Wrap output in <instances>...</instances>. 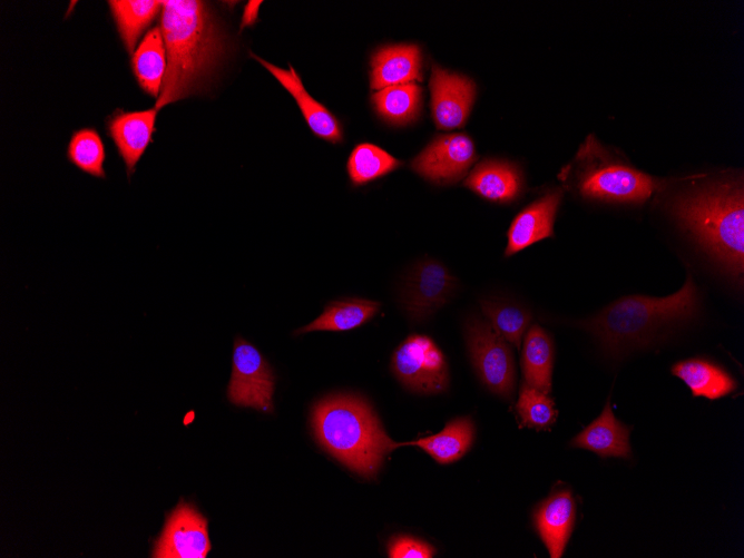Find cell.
<instances>
[{
    "instance_id": "4",
    "label": "cell",
    "mask_w": 744,
    "mask_h": 558,
    "mask_svg": "<svg viewBox=\"0 0 744 558\" xmlns=\"http://www.w3.org/2000/svg\"><path fill=\"white\" fill-rule=\"evenodd\" d=\"M670 212L733 276L744 271V192L736 180L716 182L674 198Z\"/></svg>"
},
{
    "instance_id": "14",
    "label": "cell",
    "mask_w": 744,
    "mask_h": 558,
    "mask_svg": "<svg viewBox=\"0 0 744 558\" xmlns=\"http://www.w3.org/2000/svg\"><path fill=\"white\" fill-rule=\"evenodd\" d=\"M158 110H117L107 120L108 133L125 163L128 177L151 141Z\"/></svg>"
},
{
    "instance_id": "5",
    "label": "cell",
    "mask_w": 744,
    "mask_h": 558,
    "mask_svg": "<svg viewBox=\"0 0 744 558\" xmlns=\"http://www.w3.org/2000/svg\"><path fill=\"white\" fill-rule=\"evenodd\" d=\"M576 160L579 164L576 186L586 198L639 204L664 186L663 182L616 160L593 136L580 147Z\"/></svg>"
},
{
    "instance_id": "27",
    "label": "cell",
    "mask_w": 744,
    "mask_h": 558,
    "mask_svg": "<svg viewBox=\"0 0 744 558\" xmlns=\"http://www.w3.org/2000/svg\"><path fill=\"white\" fill-rule=\"evenodd\" d=\"M401 165L397 158L373 144H360L351 153L347 172L354 185H363L386 175Z\"/></svg>"
},
{
    "instance_id": "15",
    "label": "cell",
    "mask_w": 744,
    "mask_h": 558,
    "mask_svg": "<svg viewBox=\"0 0 744 558\" xmlns=\"http://www.w3.org/2000/svg\"><path fill=\"white\" fill-rule=\"evenodd\" d=\"M561 190L555 189L522 209L508 231L506 256L513 255L536 242L552 235V227Z\"/></svg>"
},
{
    "instance_id": "19",
    "label": "cell",
    "mask_w": 744,
    "mask_h": 558,
    "mask_svg": "<svg viewBox=\"0 0 744 558\" xmlns=\"http://www.w3.org/2000/svg\"><path fill=\"white\" fill-rule=\"evenodd\" d=\"M464 185L486 199L506 203L518 196L522 180L513 165L484 160L469 174Z\"/></svg>"
},
{
    "instance_id": "7",
    "label": "cell",
    "mask_w": 744,
    "mask_h": 558,
    "mask_svg": "<svg viewBox=\"0 0 744 558\" xmlns=\"http://www.w3.org/2000/svg\"><path fill=\"white\" fill-rule=\"evenodd\" d=\"M391 368L398 380L414 392L433 394L448 388L446 358L427 335L408 336L393 352Z\"/></svg>"
},
{
    "instance_id": "29",
    "label": "cell",
    "mask_w": 744,
    "mask_h": 558,
    "mask_svg": "<svg viewBox=\"0 0 744 558\" xmlns=\"http://www.w3.org/2000/svg\"><path fill=\"white\" fill-rule=\"evenodd\" d=\"M481 310L493 330L519 349L531 314L519 305L489 300L481 301Z\"/></svg>"
},
{
    "instance_id": "11",
    "label": "cell",
    "mask_w": 744,
    "mask_h": 558,
    "mask_svg": "<svg viewBox=\"0 0 744 558\" xmlns=\"http://www.w3.org/2000/svg\"><path fill=\"white\" fill-rule=\"evenodd\" d=\"M476 160L472 140L464 134L438 136L411 163L412 169L435 183L459 179Z\"/></svg>"
},
{
    "instance_id": "9",
    "label": "cell",
    "mask_w": 744,
    "mask_h": 558,
    "mask_svg": "<svg viewBox=\"0 0 744 558\" xmlns=\"http://www.w3.org/2000/svg\"><path fill=\"white\" fill-rule=\"evenodd\" d=\"M212 545L207 519L193 506L180 500L167 515L155 542L153 558H205Z\"/></svg>"
},
{
    "instance_id": "21",
    "label": "cell",
    "mask_w": 744,
    "mask_h": 558,
    "mask_svg": "<svg viewBox=\"0 0 744 558\" xmlns=\"http://www.w3.org/2000/svg\"><path fill=\"white\" fill-rule=\"evenodd\" d=\"M552 362L554 344L549 334L539 325H531L526 334L522 349L521 364L525 383L549 394Z\"/></svg>"
},
{
    "instance_id": "26",
    "label": "cell",
    "mask_w": 744,
    "mask_h": 558,
    "mask_svg": "<svg viewBox=\"0 0 744 558\" xmlns=\"http://www.w3.org/2000/svg\"><path fill=\"white\" fill-rule=\"evenodd\" d=\"M373 105L386 121L404 125L418 116L421 102V88L415 82L385 87L374 92Z\"/></svg>"
},
{
    "instance_id": "17",
    "label": "cell",
    "mask_w": 744,
    "mask_h": 558,
    "mask_svg": "<svg viewBox=\"0 0 744 558\" xmlns=\"http://www.w3.org/2000/svg\"><path fill=\"white\" fill-rule=\"evenodd\" d=\"M630 428L616 419L609 399L600 415L570 441V447L586 449L600 458H632Z\"/></svg>"
},
{
    "instance_id": "6",
    "label": "cell",
    "mask_w": 744,
    "mask_h": 558,
    "mask_svg": "<svg viewBox=\"0 0 744 558\" xmlns=\"http://www.w3.org/2000/svg\"><path fill=\"white\" fill-rule=\"evenodd\" d=\"M467 344L473 366L495 394L511 399L516 386V365L507 341L489 322L472 319L467 324Z\"/></svg>"
},
{
    "instance_id": "3",
    "label": "cell",
    "mask_w": 744,
    "mask_h": 558,
    "mask_svg": "<svg viewBox=\"0 0 744 558\" xmlns=\"http://www.w3.org/2000/svg\"><path fill=\"white\" fill-rule=\"evenodd\" d=\"M698 307L697 287L691 276L668 296L630 295L616 300L584 322L610 355L648 345L660 334L693 319Z\"/></svg>"
},
{
    "instance_id": "20",
    "label": "cell",
    "mask_w": 744,
    "mask_h": 558,
    "mask_svg": "<svg viewBox=\"0 0 744 558\" xmlns=\"http://www.w3.org/2000/svg\"><path fill=\"white\" fill-rule=\"evenodd\" d=\"M672 373L686 383L694 397L716 400L737 388L730 373L705 359L679 361L672 366Z\"/></svg>"
},
{
    "instance_id": "22",
    "label": "cell",
    "mask_w": 744,
    "mask_h": 558,
    "mask_svg": "<svg viewBox=\"0 0 744 558\" xmlns=\"http://www.w3.org/2000/svg\"><path fill=\"white\" fill-rule=\"evenodd\" d=\"M131 68L139 87L158 97L166 71V51L160 28L146 33L131 58Z\"/></svg>"
},
{
    "instance_id": "23",
    "label": "cell",
    "mask_w": 744,
    "mask_h": 558,
    "mask_svg": "<svg viewBox=\"0 0 744 558\" xmlns=\"http://www.w3.org/2000/svg\"><path fill=\"white\" fill-rule=\"evenodd\" d=\"M379 309L380 303L365 298L350 297L332 301L325 305L321 315L298 329L296 333L353 330L373 317Z\"/></svg>"
},
{
    "instance_id": "2",
    "label": "cell",
    "mask_w": 744,
    "mask_h": 558,
    "mask_svg": "<svg viewBox=\"0 0 744 558\" xmlns=\"http://www.w3.org/2000/svg\"><path fill=\"white\" fill-rule=\"evenodd\" d=\"M317 442L361 477L374 478L386 454L404 446L384 431L371 405L361 397L335 394L320 400L312 411Z\"/></svg>"
},
{
    "instance_id": "13",
    "label": "cell",
    "mask_w": 744,
    "mask_h": 558,
    "mask_svg": "<svg viewBox=\"0 0 744 558\" xmlns=\"http://www.w3.org/2000/svg\"><path fill=\"white\" fill-rule=\"evenodd\" d=\"M576 520V501L570 490L552 491L535 509V528L551 558H560Z\"/></svg>"
},
{
    "instance_id": "16",
    "label": "cell",
    "mask_w": 744,
    "mask_h": 558,
    "mask_svg": "<svg viewBox=\"0 0 744 558\" xmlns=\"http://www.w3.org/2000/svg\"><path fill=\"white\" fill-rule=\"evenodd\" d=\"M251 56L260 61L291 94L309 127L316 136L331 143H339L342 139V130L337 119L326 107L311 97L292 66H290L288 70H285L265 61L253 52H251Z\"/></svg>"
},
{
    "instance_id": "30",
    "label": "cell",
    "mask_w": 744,
    "mask_h": 558,
    "mask_svg": "<svg viewBox=\"0 0 744 558\" xmlns=\"http://www.w3.org/2000/svg\"><path fill=\"white\" fill-rule=\"evenodd\" d=\"M516 410L521 425L536 430H548L558 414L552 399L527 383L520 388Z\"/></svg>"
},
{
    "instance_id": "31",
    "label": "cell",
    "mask_w": 744,
    "mask_h": 558,
    "mask_svg": "<svg viewBox=\"0 0 744 558\" xmlns=\"http://www.w3.org/2000/svg\"><path fill=\"white\" fill-rule=\"evenodd\" d=\"M435 548L418 538L398 535L392 537L388 544V556L390 558H431Z\"/></svg>"
},
{
    "instance_id": "32",
    "label": "cell",
    "mask_w": 744,
    "mask_h": 558,
    "mask_svg": "<svg viewBox=\"0 0 744 558\" xmlns=\"http://www.w3.org/2000/svg\"><path fill=\"white\" fill-rule=\"evenodd\" d=\"M262 1H248L244 8L241 29L255 23Z\"/></svg>"
},
{
    "instance_id": "28",
    "label": "cell",
    "mask_w": 744,
    "mask_h": 558,
    "mask_svg": "<svg viewBox=\"0 0 744 558\" xmlns=\"http://www.w3.org/2000/svg\"><path fill=\"white\" fill-rule=\"evenodd\" d=\"M67 158L77 168L97 178H105V147L99 134L92 128L76 130L68 144Z\"/></svg>"
},
{
    "instance_id": "12",
    "label": "cell",
    "mask_w": 744,
    "mask_h": 558,
    "mask_svg": "<svg viewBox=\"0 0 744 558\" xmlns=\"http://www.w3.org/2000/svg\"><path fill=\"white\" fill-rule=\"evenodd\" d=\"M430 91L432 116L438 128L452 129L463 125L474 98L473 81L434 65Z\"/></svg>"
},
{
    "instance_id": "10",
    "label": "cell",
    "mask_w": 744,
    "mask_h": 558,
    "mask_svg": "<svg viewBox=\"0 0 744 558\" xmlns=\"http://www.w3.org/2000/svg\"><path fill=\"white\" fill-rule=\"evenodd\" d=\"M456 280L435 261L418 264L409 274L402 288V305L413 321H423L441 307L450 297Z\"/></svg>"
},
{
    "instance_id": "18",
    "label": "cell",
    "mask_w": 744,
    "mask_h": 558,
    "mask_svg": "<svg viewBox=\"0 0 744 558\" xmlns=\"http://www.w3.org/2000/svg\"><path fill=\"white\" fill-rule=\"evenodd\" d=\"M421 80V52L415 45H392L378 49L371 58L372 89Z\"/></svg>"
},
{
    "instance_id": "24",
    "label": "cell",
    "mask_w": 744,
    "mask_h": 558,
    "mask_svg": "<svg viewBox=\"0 0 744 558\" xmlns=\"http://www.w3.org/2000/svg\"><path fill=\"white\" fill-rule=\"evenodd\" d=\"M474 427L469 418L449 421L437 434L404 443L417 446L429 453L439 463L446 464L459 460L470 448Z\"/></svg>"
},
{
    "instance_id": "1",
    "label": "cell",
    "mask_w": 744,
    "mask_h": 558,
    "mask_svg": "<svg viewBox=\"0 0 744 558\" xmlns=\"http://www.w3.org/2000/svg\"><path fill=\"white\" fill-rule=\"evenodd\" d=\"M160 31L166 71L155 105L157 110L200 88L223 50L213 14L203 1H161Z\"/></svg>"
},
{
    "instance_id": "8",
    "label": "cell",
    "mask_w": 744,
    "mask_h": 558,
    "mask_svg": "<svg viewBox=\"0 0 744 558\" xmlns=\"http://www.w3.org/2000/svg\"><path fill=\"white\" fill-rule=\"evenodd\" d=\"M275 378L262 353L248 341H234L232 375L227 388L228 400L238 407L273 411Z\"/></svg>"
},
{
    "instance_id": "25",
    "label": "cell",
    "mask_w": 744,
    "mask_h": 558,
    "mask_svg": "<svg viewBox=\"0 0 744 558\" xmlns=\"http://www.w3.org/2000/svg\"><path fill=\"white\" fill-rule=\"evenodd\" d=\"M119 36L131 55L143 31L161 11V1H108Z\"/></svg>"
}]
</instances>
